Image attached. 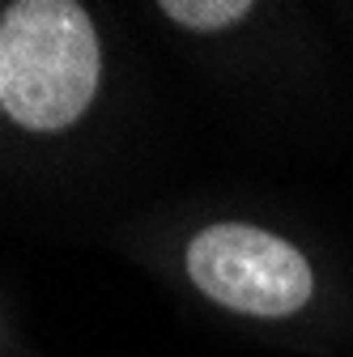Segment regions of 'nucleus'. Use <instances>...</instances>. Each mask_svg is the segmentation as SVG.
I'll use <instances>...</instances> for the list:
<instances>
[{"label":"nucleus","instance_id":"nucleus-1","mask_svg":"<svg viewBox=\"0 0 353 357\" xmlns=\"http://www.w3.org/2000/svg\"><path fill=\"white\" fill-rule=\"evenodd\" d=\"M103 47L77 0H17L0 17L5 111L30 132H64L98 94Z\"/></svg>","mask_w":353,"mask_h":357},{"label":"nucleus","instance_id":"nucleus-2","mask_svg":"<svg viewBox=\"0 0 353 357\" xmlns=\"http://www.w3.org/2000/svg\"><path fill=\"white\" fill-rule=\"evenodd\" d=\"M192 285L230 310L255 319H281L306 306L315 289L306 255L247 221H217L188 243Z\"/></svg>","mask_w":353,"mask_h":357},{"label":"nucleus","instance_id":"nucleus-3","mask_svg":"<svg viewBox=\"0 0 353 357\" xmlns=\"http://www.w3.org/2000/svg\"><path fill=\"white\" fill-rule=\"evenodd\" d=\"M162 13L170 22L188 26V30L213 34V30H226V26L243 22L251 13V0H162Z\"/></svg>","mask_w":353,"mask_h":357},{"label":"nucleus","instance_id":"nucleus-4","mask_svg":"<svg viewBox=\"0 0 353 357\" xmlns=\"http://www.w3.org/2000/svg\"><path fill=\"white\" fill-rule=\"evenodd\" d=\"M0 111H5V77H0Z\"/></svg>","mask_w":353,"mask_h":357}]
</instances>
